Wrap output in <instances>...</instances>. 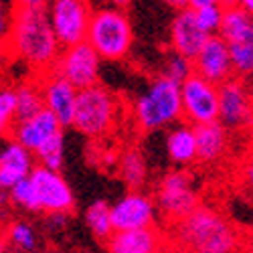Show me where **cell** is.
I'll use <instances>...</instances> for the list:
<instances>
[{
	"label": "cell",
	"mask_w": 253,
	"mask_h": 253,
	"mask_svg": "<svg viewBox=\"0 0 253 253\" xmlns=\"http://www.w3.org/2000/svg\"><path fill=\"white\" fill-rule=\"evenodd\" d=\"M6 53L25 63L33 77L51 73L61 55V45L53 35L45 8L12 10V25Z\"/></svg>",
	"instance_id": "cell-1"
},
{
	"label": "cell",
	"mask_w": 253,
	"mask_h": 253,
	"mask_svg": "<svg viewBox=\"0 0 253 253\" xmlns=\"http://www.w3.org/2000/svg\"><path fill=\"white\" fill-rule=\"evenodd\" d=\"M168 243L195 253H235L239 249V231L223 211L199 205L184 219L168 225Z\"/></svg>",
	"instance_id": "cell-2"
},
{
	"label": "cell",
	"mask_w": 253,
	"mask_h": 253,
	"mask_svg": "<svg viewBox=\"0 0 253 253\" xmlns=\"http://www.w3.org/2000/svg\"><path fill=\"white\" fill-rule=\"evenodd\" d=\"M180 120V85L164 75H156L134 101L136 126L142 132L152 134L164 128H172Z\"/></svg>",
	"instance_id": "cell-3"
},
{
	"label": "cell",
	"mask_w": 253,
	"mask_h": 253,
	"mask_svg": "<svg viewBox=\"0 0 253 253\" xmlns=\"http://www.w3.org/2000/svg\"><path fill=\"white\" fill-rule=\"evenodd\" d=\"M85 43L101 61H124L134 47V27L126 10L101 6L91 12Z\"/></svg>",
	"instance_id": "cell-4"
},
{
	"label": "cell",
	"mask_w": 253,
	"mask_h": 253,
	"mask_svg": "<svg viewBox=\"0 0 253 253\" xmlns=\"http://www.w3.org/2000/svg\"><path fill=\"white\" fill-rule=\"evenodd\" d=\"M120 120L118 95L101 83L77 91L75 112L71 126L85 138L99 142L110 136Z\"/></svg>",
	"instance_id": "cell-5"
},
{
	"label": "cell",
	"mask_w": 253,
	"mask_h": 253,
	"mask_svg": "<svg viewBox=\"0 0 253 253\" xmlns=\"http://www.w3.org/2000/svg\"><path fill=\"white\" fill-rule=\"evenodd\" d=\"M219 37L231 55L233 75L239 79L253 75V16L235 4H227Z\"/></svg>",
	"instance_id": "cell-6"
},
{
	"label": "cell",
	"mask_w": 253,
	"mask_h": 253,
	"mask_svg": "<svg viewBox=\"0 0 253 253\" xmlns=\"http://www.w3.org/2000/svg\"><path fill=\"white\" fill-rule=\"evenodd\" d=\"M152 197L158 215H162L166 225L178 223L201 205L193 184V176L184 168H176V170L162 174V178L156 182V191Z\"/></svg>",
	"instance_id": "cell-7"
},
{
	"label": "cell",
	"mask_w": 253,
	"mask_h": 253,
	"mask_svg": "<svg viewBox=\"0 0 253 253\" xmlns=\"http://www.w3.org/2000/svg\"><path fill=\"white\" fill-rule=\"evenodd\" d=\"M47 16L61 49L85 41L91 20V0H47Z\"/></svg>",
	"instance_id": "cell-8"
},
{
	"label": "cell",
	"mask_w": 253,
	"mask_h": 253,
	"mask_svg": "<svg viewBox=\"0 0 253 253\" xmlns=\"http://www.w3.org/2000/svg\"><path fill=\"white\" fill-rule=\"evenodd\" d=\"M182 120L191 126L213 124L219 118V85L199 75H191L180 83Z\"/></svg>",
	"instance_id": "cell-9"
},
{
	"label": "cell",
	"mask_w": 253,
	"mask_h": 253,
	"mask_svg": "<svg viewBox=\"0 0 253 253\" xmlns=\"http://www.w3.org/2000/svg\"><path fill=\"white\" fill-rule=\"evenodd\" d=\"M29 180L35 188L39 211H43L47 215H69L75 209L73 188L63 178L61 172L49 170L43 166H35Z\"/></svg>",
	"instance_id": "cell-10"
},
{
	"label": "cell",
	"mask_w": 253,
	"mask_h": 253,
	"mask_svg": "<svg viewBox=\"0 0 253 253\" xmlns=\"http://www.w3.org/2000/svg\"><path fill=\"white\" fill-rule=\"evenodd\" d=\"M53 71H57L63 79H67L77 91H81V89L99 83L101 59L85 41H83L79 45H73V47H67L61 51Z\"/></svg>",
	"instance_id": "cell-11"
},
{
	"label": "cell",
	"mask_w": 253,
	"mask_h": 253,
	"mask_svg": "<svg viewBox=\"0 0 253 253\" xmlns=\"http://www.w3.org/2000/svg\"><path fill=\"white\" fill-rule=\"evenodd\" d=\"M253 120V93L239 77H231L219 85V118L217 122L229 132L247 130Z\"/></svg>",
	"instance_id": "cell-12"
},
{
	"label": "cell",
	"mask_w": 253,
	"mask_h": 253,
	"mask_svg": "<svg viewBox=\"0 0 253 253\" xmlns=\"http://www.w3.org/2000/svg\"><path fill=\"white\" fill-rule=\"evenodd\" d=\"M112 227L116 231H136L156 227L158 209L154 197L144 191H128L118 203L110 205Z\"/></svg>",
	"instance_id": "cell-13"
},
{
	"label": "cell",
	"mask_w": 253,
	"mask_h": 253,
	"mask_svg": "<svg viewBox=\"0 0 253 253\" xmlns=\"http://www.w3.org/2000/svg\"><path fill=\"white\" fill-rule=\"evenodd\" d=\"M41 93H43V105L49 114H53L63 128H67L73 122L75 101H77V89L67 79H63L57 71L45 73L37 77Z\"/></svg>",
	"instance_id": "cell-14"
},
{
	"label": "cell",
	"mask_w": 253,
	"mask_h": 253,
	"mask_svg": "<svg viewBox=\"0 0 253 253\" xmlns=\"http://www.w3.org/2000/svg\"><path fill=\"white\" fill-rule=\"evenodd\" d=\"M193 73L215 83V85H221V83L229 81L231 77H235L229 49L219 35L207 37L205 45L193 59Z\"/></svg>",
	"instance_id": "cell-15"
},
{
	"label": "cell",
	"mask_w": 253,
	"mask_h": 253,
	"mask_svg": "<svg viewBox=\"0 0 253 253\" xmlns=\"http://www.w3.org/2000/svg\"><path fill=\"white\" fill-rule=\"evenodd\" d=\"M59 132H63V126L59 124V120L47 110H41L31 118L16 120L8 136L10 140L18 142L23 148H27L31 154H35L41 146L49 142Z\"/></svg>",
	"instance_id": "cell-16"
},
{
	"label": "cell",
	"mask_w": 253,
	"mask_h": 253,
	"mask_svg": "<svg viewBox=\"0 0 253 253\" xmlns=\"http://www.w3.org/2000/svg\"><path fill=\"white\" fill-rule=\"evenodd\" d=\"M168 245L166 235L156 227L136 231H116L105 241L108 253H162Z\"/></svg>",
	"instance_id": "cell-17"
},
{
	"label": "cell",
	"mask_w": 253,
	"mask_h": 253,
	"mask_svg": "<svg viewBox=\"0 0 253 253\" xmlns=\"http://www.w3.org/2000/svg\"><path fill=\"white\" fill-rule=\"evenodd\" d=\"M205 41L207 35L199 29L193 8H184L174 14L170 23V51L193 61L205 45Z\"/></svg>",
	"instance_id": "cell-18"
},
{
	"label": "cell",
	"mask_w": 253,
	"mask_h": 253,
	"mask_svg": "<svg viewBox=\"0 0 253 253\" xmlns=\"http://www.w3.org/2000/svg\"><path fill=\"white\" fill-rule=\"evenodd\" d=\"M35 166H37L35 156L18 142L8 138L0 146V184L6 191L18 184L20 180L29 178Z\"/></svg>",
	"instance_id": "cell-19"
},
{
	"label": "cell",
	"mask_w": 253,
	"mask_h": 253,
	"mask_svg": "<svg viewBox=\"0 0 253 253\" xmlns=\"http://www.w3.org/2000/svg\"><path fill=\"white\" fill-rule=\"evenodd\" d=\"M197 136V162L205 166L219 164L229 150V132L219 122L195 126Z\"/></svg>",
	"instance_id": "cell-20"
},
{
	"label": "cell",
	"mask_w": 253,
	"mask_h": 253,
	"mask_svg": "<svg viewBox=\"0 0 253 253\" xmlns=\"http://www.w3.org/2000/svg\"><path fill=\"white\" fill-rule=\"evenodd\" d=\"M166 154L176 166H188L197 162V136L195 126L178 122L166 132Z\"/></svg>",
	"instance_id": "cell-21"
},
{
	"label": "cell",
	"mask_w": 253,
	"mask_h": 253,
	"mask_svg": "<svg viewBox=\"0 0 253 253\" xmlns=\"http://www.w3.org/2000/svg\"><path fill=\"white\" fill-rule=\"evenodd\" d=\"M118 176L130 191H142V186L148 180V164L140 148L126 146L118 154Z\"/></svg>",
	"instance_id": "cell-22"
},
{
	"label": "cell",
	"mask_w": 253,
	"mask_h": 253,
	"mask_svg": "<svg viewBox=\"0 0 253 253\" xmlns=\"http://www.w3.org/2000/svg\"><path fill=\"white\" fill-rule=\"evenodd\" d=\"M14 95H16V120L31 118V116L39 114L41 110H45L43 93H41V85H39L37 77L20 81L14 87Z\"/></svg>",
	"instance_id": "cell-23"
},
{
	"label": "cell",
	"mask_w": 253,
	"mask_h": 253,
	"mask_svg": "<svg viewBox=\"0 0 253 253\" xmlns=\"http://www.w3.org/2000/svg\"><path fill=\"white\" fill-rule=\"evenodd\" d=\"M33 156H35L37 166L61 172L63 162H65V136H63V132L55 134L49 142H45Z\"/></svg>",
	"instance_id": "cell-24"
},
{
	"label": "cell",
	"mask_w": 253,
	"mask_h": 253,
	"mask_svg": "<svg viewBox=\"0 0 253 253\" xmlns=\"http://www.w3.org/2000/svg\"><path fill=\"white\" fill-rule=\"evenodd\" d=\"M85 223L89 231L97 237L108 241L114 233L112 227V215H110V205L105 201H95L87 211H85Z\"/></svg>",
	"instance_id": "cell-25"
},
{
	"label": "cell",
	"mask_w": 253,
	"mask_h": 253,
	"mask_svg": "<svg viewBox=\"0 0 253 253\" xmlns=\"http://www.w3.org/2000/svg\"><path fill=\"white\" fill-rule=\"evenodd\" d=\"M193 12H195V20H197L199 29H201L207 37L219 35L221 23H223V14H225V4H223V2L207 4V6L195 8Z\"/></svg>",
	"instance_id": "cell-26"
},
{
	"label": "cell",
	"mask_w": 253,
	"mask_h": 253,
	"mask_svg": "<svg viewBox=\"0 0 253 253\" xmlns=\"http://www.w3.org/2000/svg\"><path fill=\"white\" fill-rule=\"evenodd\" d=\"M6 239L18 249V251H25V253H33L39 245V237H37V231L25 223V221H14L8 229H6Z\"/></svg>",
	"instance_id": "cell-27"
},
{
	"label": "cell",
	"mask_w": 253,
	"mask_h": 253,
	"mask_svg": "<svg viewBox=\"0 0 253 253\" xmlns=\"http://www.w3.org/2000/svg\"><path fill=\"white\" fill-rule=\"evenodd\" d=\"M166 79H170L174 83H180L186 79V77H191L193 75V61L191 59H186L174 51H170L166 57H164V65H162V73Z\"/></svg>",
	"instance_id": "cell-28"
},
{
	"label": "cell",
	"mask_w": 253,
	"mask_h": 253,
	"mask_svg": "<svg viewBox=\"0 0 253 253\" xmlns=\"http://www.w3.org/2000/svg\"><path fill=\"white\" fill-rule=\"evenodd\" d=\"M8 195H10V201L20 207L29 211V213H39V203H37V195H35V188L31 184L29 178L20 180L18 184H14L12 188H8Z\"/></svg>",
	"instance_id": "cell-29"
},
{
	"label": "cell",
	"mask_w": 253,
	"mask_h": 253,
	"mask_svg": "<svg viewBox=\"0 0 253 253\" xmlns=\"http://www.w3.org/2000/svg\"><path fill=\"white\" fill-rule=\"evenodd\" d=\"M12 25V6L6 0H0V47H6Z\"/></svg>",
	"instance_id": "cell-30"
},
{
	"label": "cell",
	"mask_w": 253,
	"mask_h": 253,
	"mask_svg": "<svg viewBox=\"0 0 253 253\" xmlns=\"http://www.w3.org/2000/svg\"><path fill=\"white\" fill-rule=\"evenodd\" d=\"M12 10H35V8H45L47 0H10Z\"/></svg>",
	"instance_id": "cell-31"
},
{
	"label": "cell",
	"mask_w": 253,
	"mask_h": 253,
	"mask_svg": "<svg viewBox=\"0 0 253 253\" xmlns=\"http://www.w3.org/2000/svg\"><path fill=\"white\" fill-rule=\"evenodd\" d=\"M241 180L249 191H253V154L241 164Z\"/></svg>",
	"instance_id": "cell-32"
},
{
	"label": "cell",
	"mask_w": 253,
	"mask_h": 253,
	"mask_svg": "<svg viewBox=\"0 0 253 253\" xmlns=\"http://www.w3.org/2000/svg\"><path fill=\"white\" fill-rule=\"evenodd\" d=\"M162 2H164L168 8H172L174 12H180V10L188 8V0H162Z\"/></svg>",
	"instance_id": "cell-33"
},
{
	"label": "cell",
	"mask_w": 253,
	"mask_h": 253,
	"mask_svg": "<svg viewBox=\"0 0 253 253\" xmlns=\"http://www.w3.org/2000/svg\"><path fill=\"white\" fill-rule=\"evenodd\" d=\"M233 4L239 6L241 10H245L249 16H253V0H233Z\"/></svg>",
	"instance_id": "cell-34"
},
{
	"label": "cell",
	"mask_w": 253,
	"mask_h": 253,
	"mask_svg": "<svg viewBox=\"0 0 253 253\" xmlns=\"http://www.w3.org/2000/svg\"><path fill=\"white\" fill-rule=\"evenodd\" d=\"M103 2H108L112 8H120V10H126L134 0H103Z\"/></svg>",
	"instance_id": "cell-35"
},
{
	"label": "cell",
	"mask_w": 253,
	"mask_h": 253,
	"mask_svg": "<svg viewBox=\"0 0 253 253\" xmlns=\"http://www.w3.org/2000/svg\"><path fill=\"white\" fill-rule=\"evenodd\" d=\"M215 2H221V0H188V8H201V6H207V4H215Z\"/></svg>",
	"instance_id": "cell-36"
},
{
	"label": "cell",
	"mask_w": 253,
	"mask_h": 253,
	"mask_svg": "<svg viewBox=\"0 0 253 253\" xmlns=\"http://www.w3.org/2000/svg\"><path fill=\"white\" fill-rule=\"evenodd\" d=\"M6 49L4 47H0V75H2V65H4V61H6Z\"/></svg>",
	"instance_id": "cell-37"
},
{
	"label": "cell",
	"mask_w": 253,
	"mask_h": 253,
	"mask_svg": "<svg viewBox=\"0 0 253 253\" xmlns=\"http://www.w3.org/2000/svg\"><path fill=\"white\" fill-rule=\"evenodd\" d=\"M247 136H249V146H251V152H253V120L247 126Z\"/></svg>",
	"instance_id": "cell-38"
},
{
	"label": "cell",
	"mask_w": 253,
	"mask_h": 253,
	"mask_svg": "<svg viewBox=\"0 0 253 253\" xmlns=\"http://www.w3.org/2000/svg\"><path fill=\"white\" fill-rule=\"evenodd\" d=\"M170 253H195V251L184 249V247H174V245H172V251H170Z\"/></svg>",
	"instance_id": "cell-39"
},
{
	"label": "cell",
	"mask_w": 253,
	"mask_h": 253,
	"mask_svg": "<svg viewBox=\"0 0 253 253\" xmlns=\"http://www.w3.org/2000/svg\"><path fill=\"white\" fill-rule=\"evenodd\" d=\"M0 253H4V241L0 239Z\"/></svg>",
	"instance_id": "cell-40"
},
{
	"label": "cell",
	"mask_w": 253,
	"mask_h": 253,
	"mask_svg": "<svg viewBox=\"0 0 253 253\" xmlns=\"http://www.w3.org/2000/svg\"><path fill=\"white\" fill-rule=\"evenodd\" d=\"M221 2H223V4L227 6V4H233V0H221Z\"/></svg>",
	"instance_id": "cell-41"
},
{
	"label": "cell",
	"mask_w": 253,
	"mask_h": 253,
	"mask_svg": "<svg viewBox=\"0 0 253 253\" xmlns=\"http://www.w3.org/2000/svg\"><path fill=\"white\" fill-rule=\"evenodd\" d=\"M0 191H2V184H0Z\"/></svg>",
	"instance_id": "cell-42"
}]
</instances>
